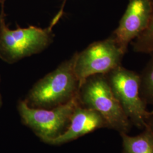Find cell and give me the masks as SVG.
<instances>
[{"label":"cell","mask_w":153,"mask_h":153,"mask_svg":"<svg viewBox=\"0 0 153 153\" xmlns=\"http://www.w3.org/2000/svg\"><path fill=\"white\" fill-rule=\"evenodd\" d=\"M152 12L146 28L133 41V51L137 53L150 54L153 52V0H149Z\"/></svg>","instance_id":"obj_10"},{"label":"cell","mask_w":153,"mask_h":153,"mask_svg":"<svg viewBox=\"0 0 153 153\" xmlns=\"http://www.w3.org/2000/svg\"><path fill=\"white\" fill-rule=\"evenodd\" d=\"M2 1V0H0V1Z\"/></svg>","instance_id":"obj_15"},{"label":"cell","mask_w":153,"mask_h":153,"mask_svg":"<svg viewBox=\"0 0 153 153\" xmlns=\"http://www.w3.org/2000/svg\"><path fill=\"white\" fill-rule=\"evenodd\" d=\"M145 127L149 128L153 133V111L149 112L145 120Z\"/></svg>","instance_id":"obj_12"},{"label":"cell","mask_w":153,"mask_h":153,"mask_svg":"<svg viewBox=\"0 0 153 153\" xmlns=\"http://www.w3.org/2000/svg\"><path fill=\"white\" fill-rule=\"evenodd\" d=\"M79 104L78 95L66 103L49 109L31 107L25 100L20 101L18 108L25 124L49 143L64 131L74 109Z\"/></svg>","instance_id":"obj_5"},{"label":"cell","mask_w":153,"mask_h":153,"mask_svg":"<svg viewBox=\"0 0 153 153\" xmlns=\"http://www.w3.org/2000/svg\"><path fill=\"white\" fill-rule=\"evenodd\" d=\"M75 53L33 86L25 100L31 107L52 108L79 95V84L74 71Z\"/></svg>","instance_id":"obj_2"},{"label":"cell","mask_w":153,"mask_h":153,"mask_svg":"<svg viewBox=\"0 0 153 153\" xmlns=\"http://www.w3.org/2000/svg\"><path fill=\"white\" fill-rule=\"evenodd\" d=\"M112 91L131 124L145 128L150 112L140 94V74L120 65L105 75Z\"/></svg>","instance_id":"obj_4"},{"label":"cell","mask_w":153,"mask_h":153,"mask_svg":"<svg viewBox=\"0 0 153 153\" xmlns=\"http://www.w3.org/2000/svg\"><path fill=\"white\" fill-rule=\"evenodd\" d=\"M124 53L111 36L89 45L80 53H76L74 71L79 88L90 76L106 75L121 65Z\"/></svg>","instance_id":"obj_6"},{"label":"cell","mask_w":153,"mask_h":153,"mask_svg":"<svg viewBox=\"0 0 153 153\" xmlns=\"http://www.w3.org/2000/svg\"><path fill=\"white\" fill-rule=\"evenodd\" d=\"M78 105L74 109L65 131L51 140L48 143L62 144L76 140L108 125L103 116L95 110Z\"/></svg>","instance_id":"obj_8"},{"label":"cell","mask_w":153,"mask_h":153,"mask_svg":"<svg viewBox=\"0 0 153 153\" xmlns=\"http://www.w3.org/2000/svg\"><path fill=\"white\" fill-rule=\"evenodd\" d=\"M5 1H0V59L9 64H13L23 58L39 53L48 48L55 36L53 28L61 16L57 14L49 26L45 28L34 26L27 28L17 26L16 29L11 30L6 23Z\"/></svg>","instance_id":"obj_1"},{"label":"cell","mask_w":153,"mask_h":153,"mask_svg":"<svg viewBox=\"0 0 153 153\" xmlns=\"http://www.w3.org/2000/svg\"><path fill=\"white\" fill-rule=\"evenodd\" d=\"M141 73L140 94L146 104L153 106V52Z\"/></svg>","instance_id":"obj_11"},{"label":"cell","mask_w":153,"mask_h":153,"mask_svg":"<svg viewBox=\"0 0 153 153\" xmlns=\"http://www.w3.org/2000/svg\"><path fill=\"white\" fill-rule=\"evenodd\" d=\"M2 104V100H1V95H0V107Z\"/></svg>","instance_id":"obj_14"},{"label":"cell","mask_w":153,"mask_h":153,"mask_svg":"<svg viewBox=\"0 0 153 153\" xmlns=\"http://www.w3.org/2000/svg\"><path fill=\"white\" fill-rule=\"evenodd\" d=\"M152 8L149 0H129L118 27L111 35L126 54L128 45L146 28Z\"/></svg>","instance_id":"obj_7"},{"label":"cell","mask_w":153,"mask_h":153,"mask_svg":"<svg viewBox=\"0 0 153 153\" xmlns=\"http://www.w3.org/2000/svg\"><path fill=\"white\" fill-rule=\"evenodd\" d=\"M79 99L84 107L99 112L108 127L128 133L131 123L126 116L109 85L107 76L98 74L88 78L80 88Z\"/></svg>","instance_id":"obj_3"},{"label":"cell","mask_w":153,"mask_h":153,"mask_svg":"<svg viewBox=\"0 0 153 153\" xmlns=\"http://www.w3.org/2000/svg\"><path fill=\"white\" fill-rule=\"evenodd\" d=\"M66 0H64V4H62V5L61 6V10L59 11L60 13H62L63 14V10H64V5H65V2Z\"/></svg>","instance_id":"obj_13"},{"label":"cell","mask_w":153,"mask_h":153,"mask_svg":"<svg viewBox=\"0 0 153 153\" xmlns=\"http://www.w3.org/2000/svg\"><path fill=\"white\" fill-rule=\"evenodd\" d=\"M145 131L137 136H129L120 133L123 140V153H153V133L145 127Z\"/></svg>","instance_id":"obj_9"}]
</instances>
